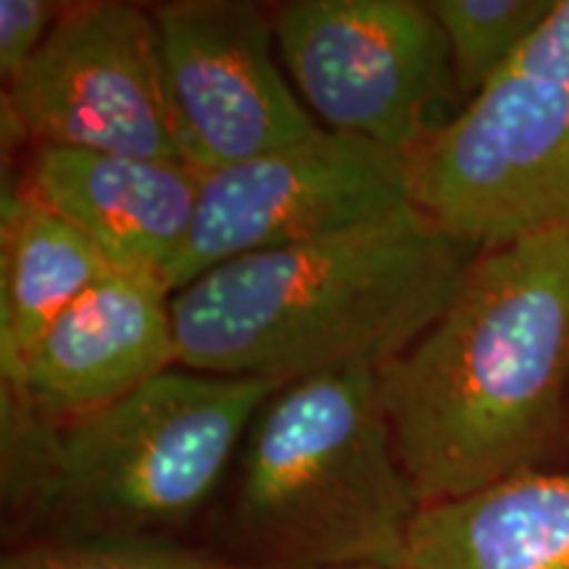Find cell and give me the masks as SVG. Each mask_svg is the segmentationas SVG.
I'll use <instances>...</instances> for the list:
<instances>
[{
  "label": "cell",
  "instance_id": "ac0fdd59",
  "mask_svg": "<svg viewBox=\"0 0 569 569\" xmlns=\"http://www.w3.org/2000/svg\"><path fill=\"white\" fill-rule=\"evenodd\" d=\"M336 569H407V567H380V565H359V567H336Z\"/></svg>",
  "mask_w": 569,
  "mask_h": 569
},
{
  "label": "cell",
  "instance_id": "e0dca14e",
  "mask_svg": "<svg viewBox=\"0 0 569 569\" xmlns=\"http://www.w3.org/2000/svg\"><path fill=\"white\" fill-rule=\"evenodd\" d=\"M503 71L543 77L569 88V0H557L549 19Z\"/></svg>",
  "mask_w": 569,
  "mask_h": 569
},
{
  "label": "cell",
  "instance_id": "7c38bea8",
  "mask_svg": "<svg viewBox=\"0 0 569 569\" xmlns=\"http://www.w3.org/2000/svg\"><path fill=\"white\" fill-rule=\"evenodd\" d=\"M407 569H569V469L422 507Z\"/></svg>",
  "mask_w": 569,
  "mask_h": 569
},
{
  "label": "cell",
  "instance_id": "5bb4252c",
  "mask_svg": "<svg viewBox=\"0 0 569 569\" xmlns=\"http://www.w3.org/2000/svg\"><path fill=\"white\" fill-rule=\"evenodd\" d=\"M446 34L465 106L515 61L557 0H427Z\"/></svg>",
  "mask_w": 569,
  "mask_h": 569
},
{
  "label": "cell",
  "instance_id": "52a82bcc",
  "mask_svg": "<svg viewBox=\"0 0 569 569\" xmlns=\"http://www.w3.org/2000/svg\"><path fill=\"white\" fill-rule=\"evenodd\" d=\"M411 206L407 156L319 130L293 146L201 174L172 293L238 256L311 243Z\"/></svg>",
  "mask_w": 569,
  "mask_h": 569
},
{
  "label": "cell",
  "instance_id": "9c48e42d",
  "mask_svg": "<svg viewBox=\"0 0 569 569\" xmlns=\"http://www.w3.org/2000/svg\"><path fill=\"white\" fill-rule=\"evenodd\" d=\"M151 17L174 142L201 174L325 130L284 74L264 6L172 0Z\"/></svg>",
  "mask_w": 569,
  "mask_h": 569
},
{
  "label": "cell",
  "instance_id": "6da1fadb",
  "mask_svg": "<svg viewBox=\"0 0 569 569\" xmlns=\"http://www.w3.org/2000/svg\"><path fill=\"white\" fill-rule=\"evenodd\" d=\"M377 380L422 507L549 472L569 443V232L480 251Z\"/></svg>",
  "mask_w": 569,
  "mask_h": 569
},
{
  "label": "cell",
  "instance_id": "8fae6325",
  "mask_svg": "<svg viewBox=\"0 0 569 569\" xmlns=\"http://www.w3.org/2000/svg\"><path fill=\"white\" fill-rule=\"evenodd\" d=\"M24 188L90 240L117 274L172 296L196 219L201 172L182 159L32 148Z\"/></svg>",
  "mask_w": 569,
  "mask_h": 569
},
{
  "label": "cell",
  "instance_id": "5b68a950",
  "mask_svg": "<svg viewBox=\"0 0 569 569\" xmlns=\"http://www.w3.org/2000/svg\"><path fill=\"white\" fill-rule=\"evenodd\" d=\"M269 13L282 69L325 130L411 159L465 109L427 3L288 0Z\"/></svg>",
  "mask_w": 569,
  "mask_h": 569
},
{
  "label": "cell",
  "instance_id": "ba28073f",
  "mask_svg": "<svg viewBox=\"0 0 569 569\" xmlns=\"http://www.w3.org/2000/svg\"><path fill=\"white\" fill-rule=\"evenodd\" d=\"M3 124L32 148L182 159L163 98L151 6L67 3L40 51L6 82Z\"/></svg>",
  "mask_w": 569,
  "mask_h": 569
},
{
  "label": "cell",
  "instance_id": "4fadbf2b",
  "mask_svg": "<svg viewBox=\"0 0 569 569\" xmlns=\"http://www.w3.org/2000/svg\"><path fill=\"white\" fill-rule=\"evenodd\" d=\"M113 274L74 224L40 203L24 182L3 190L0 217V375L11 380L46 332L92 284Z\"/></svg>",
  "mask_w": 569,
  "mask_h": 569
},
{
  "label": "cell",
  "instance_id": "2e32d148",
  "mask_svg": "<svg viewBox=\"0 0 569 569\" xmlns=\"http://www.w3.org/2000/svg\"><path fill=\"white\" fill-rule=\"evenodd\" d=\"M67 3L56 0H0V71L9 82L53 32Z\"/></svg>",
  "mask_w": 569,
  "mask_h": 569
},
{
  "label": "cell",
  "instance_id": "9a60e30c",
  "mask_svg": "<svg viewBox=\"0 0 569 569\" xmlns=\"http://www.w3.org/2000/svg\"><path fill=\"white\" fill-rule=\"evenodd\" d=\"M0 569H246L177 538L82 536L9 546Z\"/></svg>",
  "mask_w": 569,
  "mask_h": 569
},
{
  "label": "cell",
  "instance_id": "3957f363",
  "mask_svg": "<svg viewBox=\"0 0 569 569\" xmlns=\"http://www.w3.org/2000/svg\"><path fill=\"white\" fill-rule=\"evenodd\" d=\"M284 382L172 367L109 407L51 419L0 390L6 543L177 538L209 515L248 425Z\"/></svg>",
  "mask_w": 569,
  "mask_h": 569
},
{
  "label": "cell",
  "instance_id": "8992f818",
  "mask_svg": "<svg viewBox=\"0 0 569 569\" xmlns=\"http://www.w3.org/2000/svg\"><path fill=\"white\" fill-rule=\"evenodd\" d=\"M409 172L415 209L480 251L569 232V88L501 71Z\"/></svg>",
  "mask_w": 569,
  "mask_h": 569
},
{
  "label": "cell",
  "instance_id": "7a4b0ae2",
  "mask_svg": "<svg viewBox=\"0 0 569 569\" xmlns=\"http://www.w3.org/2000/svg\"><path fill=\"white\" fill-rule=\"evenodd\" d=\"M478 256L415 206L238 256L172 293L180 367L274 382L380 369L436 322Z\"/></svg>",
  "mask_w": 569,
  "mask_h": 569
},
{
  "label": "cell",
  "instance_id": "277c9868",
  "mask_svg": "<svg viewBox=\"0 0 569 569\" xmlns=\"http://www.w3.org/2000/svg\"><path fill=\"white\" fill-rule=\"evenodd\" d=\"M419 511L377 369H336L256 411L209 511L211 551L246 569L403 567Z\"/></svg>",
  "mask_w": 569,
  "mask_h": 569
},
{
  "label": "cell",
  "instance_id": "30bf717a",
  "mask_svg": "<svg viewBox=\"0 0 569 569\" xmlns=\"http://www.w3.org/2000/svg\"><path fill=\"white\" fill-rule=\"evenodd\" d=\"M180 367L172 296L109 274L63 309L3 390L51 419L90 415Z\"/></svg>",
  "mask_w": 569,
  "mask_h": 569
}]
</instances>
